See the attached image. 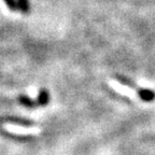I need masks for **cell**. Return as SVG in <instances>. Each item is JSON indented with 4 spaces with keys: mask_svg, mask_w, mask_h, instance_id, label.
Instances as JSON below:
<instances>
[{
    "mask_svg": "<svg viewBox=\"0 0 155 155\" xmlns=\"http://www.w3.org/2000/svg\"><path fill=\"white\" fill-rule=\"evenodd\" d=\"M113 79L115 81H117L120 84L133 90L142 101L151 102V101H153V100H155V92H153V91H151V90H148V88H142V87H140L139 85L136 84L133 80H130L129 78L125 77V75H122V74H114Z\"/></svg>",
    "mask_w": 155,
    "mask_h": 155,
    "instance_id": "6da1fadb",
    "label": "cell"
},
{
    "mask_svg": "<svg viewBox=\"0 0 155 155\" xmlns=\"http://www.w3.org/2000/svg\"><path fill=\"white\" fill-rule=\"evenodd\" d=\"M5 122H9V123L12 124H16V125H21V126H26V127H30V126L35 125V122L31 120L28 119H24V117H17V116H8L5 117Z\"/></svg>",
    "mask_w": 155,
    "mask_h": 155,
    "instance_id": "7a4b0ae2",
    "label": "cell"
},
{
    "mask_svg": "<svg viewBox=\"0 0 155 155\" xmlns=\"http://www.w3.org/2000/svg\"><path fill=\"white\" fill-rule=\"evenodd\" d=\"M50 102V93L45 88H41L39 91L38 98H37V104L41 107L48 106V104Z\"/></svg>",
    "mask_w": 155,
    "mask_h": 155,
    "instance_id": "3957f363",
    "label": "cell"
},
{
    "mask_svg": "<svg viewBox=\"0 0 155 155\" xmlns=\"http://www.w3.org/2000/svg\"><path fill=\"white\" fill-rule=\"evenodd\" d=\"M17 100H18V102L22 106L26 107V108H29V109H31V108H35V107L37 106V102L34 101V100L30 98V97L26 96V95L24 94H21L18 96V98H17Z\"/></svg>",
    "mask_w": 155,
    "mask_h": 155,
    "instance_id": "277c9868",
    "label": "cell"
},
{
    "mask_svg": "<svg viewBox=\"0 0 155 155\" xmlns=\"http://www.w3.org/2000/svg\"><path fill=\"white\" fill-rule=\"evenodd\" d=\"M18 10L24 14H27L29 12V1L28 0H16Z\"/></svg>",
    "mask_w": 155,
    "mask_h": 155,
    "instance_id": "5b68a950",
    "label": "cell"
},
{
    "mask_svg": "<svg viewBox=\"0 0 155 155\" xmlns=\"http://www.w3.org/2000/svg\"><path fill=\"white\" fill-rule=\"evenodd\" d=\"M3 1H5L7 7L9 8L11 11H17V10H18L16 0H3Z\"/></svg>",
    "mask_w": 155,
    "mask_h": 155,
    "instance_id": "8992f818",
    "label": "cell"
}]
</instances>
